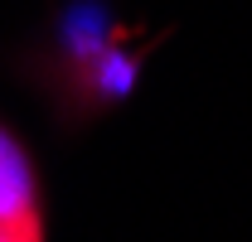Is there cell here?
<instances>
[{
    "label": "cell",
    "instance_id": "1",
    "mask_svg": "<svg viewBox=\"0 0 252 242\" xmlns=\"http://www.w3.org/2000/svg\"><path fill=\"white\" fill-rule=\"evenodd\" d=\"M0 242H39L30 165L5 131H0Z\"/></svg>",
    "mask_w": 252,
    "mask_h": 242
}]
</instances>
